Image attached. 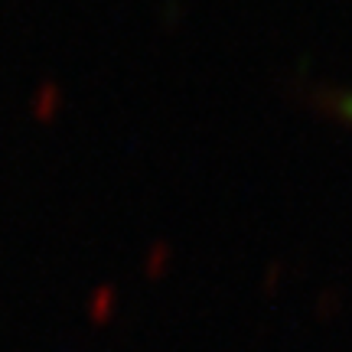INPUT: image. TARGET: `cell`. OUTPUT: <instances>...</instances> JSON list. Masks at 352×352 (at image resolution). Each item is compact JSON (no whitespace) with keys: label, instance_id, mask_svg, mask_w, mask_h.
I'll list each match as a JSON object with an SVG mask.
<instances>
[{"label":"cell","instance_id":"cell-1","mask_svg":"<svg viewBox=\"0 0 352 352\" xmlns=\"http://www.w3.org/2000/svg\"><path fill=\"white\" fill-rule=\"evenodd\" d=\"M349 104H352V101H349ZM349 111H352V108H349Z\"/></svg>","mask_w":352,"mask_h":352}]
</instances>
